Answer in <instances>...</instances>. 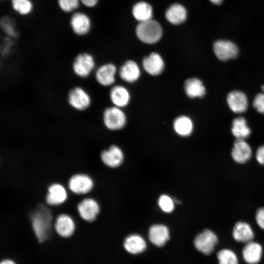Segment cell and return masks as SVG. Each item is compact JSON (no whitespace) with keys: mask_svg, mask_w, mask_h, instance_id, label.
Listing matches in <instances>:
<instances>
[{"mask_svg":"<svg viewBox=\"0 0 264 264\" xmlns=\"http://www.w3.org/2000/svg\"><path fill=\"white\" fill-rule=\"evenodd\" d=\"M251 155V148L245 140H235L231 151L232 157L235 162L244 163L250 158Z\"/></svg>","mask_w":264,"mask_h":264,"instance_id":"15","label":"cell"},{"mask_svg":"<svg viewBox=\"0 0 264 264\" xmlns=\"http://www.w3.org/2000/svg\"><path fill=\"white\" fill-rule=\"evenodd\" d=\"M256 220L257 224L262 229L264 230V208H260L258 210L256 214Z\"/></svg>","mask_w":264,"mask_h":264,"instance_id":"35","label":"cell"},{"mask_svg":"<svg viewBox=\"0 0 264 264\" xmlns=\"http://www.w3.org/2000/svg\"><path fill=\"white\" fill-rule=\"evenodd\" d=\"M117 72L116 66L112 63L101 65L94 71L96 82L101 86L109 87L112 85L115 81Z\"/></svg>","mask_w":264,"mask_h":264,"instance_id":"11","label":"cell"},{"mask_svg":"<svg viewBox=\"0 0 264 264\" xmlns=\"http://www.w3.org/2000/svg\"><path fill=\"white\" fill-rule=\"evenodd\" d=\"M233 236L237 242L247 243L252 241L254 233L249 224L239 221L236 223L233 228Z\"/></svg>","mask_w":264,"mask_h":264,"instance_id":"24","label":"cell"},{"mask_svg":"<svg viewBox=\"0 0 264 264\" xmlns=\"http://www.w3.org/2000/svg\"><path fill=\"white\" fill-rule=\"evenodd\" d=\"M77 210L83 220L87 222H92L96 219L100 212V207L95 199L88 198L79 203Z\"/></svg>","mask_w":264,"mask_h":264,"instance_id":"12","label":"cell"},{"mask_svg":"<svg viewBox=\"0 0 264 264\" xmlns=\"http://www.w3.org/2000/svg\"><path fill=\"white\" fill-rule=\"evenodd\" d=\"M213 50L216 57L221 62H227L235 59L239 54L237 45L233 42L219 40L213 44Z\"/></svg>","mask_w":264,"mask_h":264,"instance_id":"6","label":"cell"},{"mask_svg":"<svg viewBox=\"0 0 264 264\" xmlns=\"http://www.w3.org/2000/svg\"><path fill=\"white\" fill-rule=\"evenodd\" d=\"M54 227L57 234L63 238L71 237L76 229L73 219L71 216L66 214H62L57 216Z\"/></svg>","mask_w":264,"mask_h":264,"instance_id":"13","label":"cell"},{"mask_svg":"<svg viewBox=\"0 0 264 264\" xmlns=\"http://www.w3.org/2000/svg\"><path fill=\"white\" fill-rule=\"evenodd\" d=\"M101 158L105 165L110 167L115 168L122 163L123 154L118 147L112 145L108 150L101 153Z\"/></svg>","mask_w":264,"mask_h":264,"instance_id":"20","label":"cell"},{"mask_svg":"<svg viewBox=\"0 0 264 264\" xmlns=\"http://www.w3.org/2000/svg\"><path fill=\"white\" fill-rule=\"evenodd\" d=\"M59 8L64 12H74L79 7L80 0H57Z\"/></svg>","mask_w":264,"mask_h":264,"instance_id":"32","label":"cell"},{"mask_svg":"<svg viewBox=\"0 0 264 264\" xmlns=\"http://www.w3.org/2000/svg\"><path fill=\"white\" fill-rule=\"evenodd\" d=\"M132 14L134 17L140 22L147 21L152 19V7L145 2H139L134 5Z\"/></svg>","mask_w":264,"mask_h":264,"instance_id":"28","label":"cell"},{"mask_svg":"<svg viewBox=\"0 0 264 264\" xmlns=\"http://www.w3.org/2000/svg\"><path fill=\"white\" fill-rule=\"evenodd\" d=\"M103 122L106 128L111 131L121 129L126 125V116L121 108L116 106L106 108L103 111Z\"/></svg>","mask_w":264,"mask_h":264,"instance_id":"5","label":"cell"},{"mask_svg":"<svg viewBox=\"0 0 264 264\" xmlns=\"http://www.w3.org/2000/svg\"><path fill=\"white\" fill-rule=\"evenodd\" d=\"M260 88L261 91L264 92V84L262 85Z\"/></svg>","mask_w":264,"mask_h":264,"instance_id":"40","label":"cell"},{"mask_svg":"<svg viewBox=\"0 0 264 264\" xmlns=\"http://www.w3.org/2000/svg\"><path fill=\"white\" fill-rule=\"evenodd\" d=\"M194 123L189 117L180 115L177 117L173 122V128L175 132L180 136H188L193 132Z\"/></svg>","mask_w":264,"mask_h":264,"instance_id":"26","label":"cell"},{"mask_svg":"<svg viewBox=\"0 0 264 264\" xmlns=\"http://www.w3.org/2000/svg\"><path fill=\"white\" fill-rule=\"evenodd\" d=\"M68 188L77 195L86 194L90 192L93 187V181L88 175L77 174L72 176L68 181Z\"/></svg>","mask_w":264,"mask_h":264,"instance_id":"10","label":"cell"},{"mask_svg":"<svg viewBox=\"0 0 264 264\" xmlns=\"http://www.w3.org/2000/svg\"><path fill=\"white\" fill-rule=\"evenodd\" d=\"M31 225L34 235L39 242L49 238L52 222L50 212L45 207H40L31 216Z\"/></svg>","mask_w":264,"mask_h":264,"instance_id":"1","label":"cell"},{"mask_svg":"<svg viewBox=\"0 0 264 264\" xmlns=\"http://www.w3.org/2000/svg\"><path fill=\"white\" fill-rule=\"evenodd\" d=\"M219 264H238L236 254L231 250L223 249L217 254Z\"/></svg>","mask_w":264,"mask_h":264,"instance_id":"31","label":"cell"},{"mask_svg":"<svg viewBox=\"0 0 264 264\" xmlns=\"http://www.w3.org/2000/svg\"><path fill=\"white\" fill-rule=\"evenodd\" d=\"M0 27L2 31L8 36L12 38H16L18 36V32L16 24L13 20L8 16H4L0 20Z\"/></svg>","mask_w":264,"mask_h":264,"instance_id":"30","label":"cell"},{"mask_svg":"<svg viewBox=\"0 0 264 264\" xmlns=\"http://www.w3.org/2000/svg\"><path fill=\"white\" fill-rule=\"evenodd\" d=\"M12 9L18 14L27 16L33 10L34 5L31 0H10Z\"/></svg>","mask_w":264,"mask_h":264,"instance_id":"29","label":"cell"},{"mask_svg":"<svg viewBox=\"0 0 264 264\" xmlns=\"http://www.w3.org/2000/svg\"><path fill=\"white\" fill-rule=\"evenodd\" d=\"M212 3L216 5L220 4L223 0H209Z\"/></svg>","mask_w":264,"mask_h":264,"instance_id":"39","label":"cell"},{"mask_svg":"<svg viewBox=\"0 0 264 264\" xmlns=\"http://www.w3.org/2000/svg\"><path fill=\"white\" fill-rule=\"evenodd\" d=\"M165 17L167 20L172 24H181L186 19L187 11L182 5L175 3L167 10Z\"/></svg>","mask_w":264,"mask_h":264,"instance_id":"27","label":"cell"},{"mask_svg":"<svg viewBox=\"0 0 264 264\" xmlns=\"http://www.w3.org/2000/svg\"><path fill=\"white\" fill-rule=\"evenodd\" d=\"M119 74L124 81L133 83L139 78L141 71L137 63L133 60H128L121 66Z\"/></svg>","mask_w":264,"mask_h":264,"instance_id":"19","label":"cell"},{"mask_svg":"<svg viewBox=\"0 0 264 264\" xmlns=\"http://www.w3.org/2000/svg\"><path fill=\"white\" fill-rule=\"evenodd\" d=\"M256 157L257 161L261 165H264V145L259 147L256 152Z\"/></svg>","mask_w":264,"mask_h":264,"instance_id":"36","label":"cell"},{"mask_svg":"<svg viewBox=\"0 0 264 264\" xmlns=\"http://www.w3.org/2000/svg\"><path fill=\"white\" fill-rule=\"evenodd\" d=\"M231 132L236 139H244L249 137L251 129L246 119L242 116L234 118L231 123Z\"/></svg>","mask_w":264,"mask_h":264,"instance_id":"16","label":"cell"},{"mask_svg":"<svg viewBox=\"0 0 264 264\" xmlns=\"http://www.w3.org/2000/svg\"><path fill=\"white\" fill-rule=\"evenodd\" d=\"M184 88L186 94L190 98H202L206 93L203 82L197 77L187 79L185 81Z\"/></svg>","mask_w":264,"mask_h":264,"instance_id":"18","label":"cell"},{"mask_svg":"<svg viewBox=\"0 0 264 264\" xmlns=\"http://www.w3.org/2000/svg\"><path fill=\"white\" fill-rule=\"evenodd\" d=\"M124 246L129 253L137 254L143 252L147 245L145 241L141 236L138 234H132L126 238Z\"/></svg>","mask_w":264,"mask_h":264,"instance_id":"25","label":"cell"},{"mask_svg":"<svg viewBox=\"0 0 264 264\" xmlns=\"http://www.w3.org/2000/svg\"><path fill=\"white\" fill-rule=\"evenodd\" d=\"M110 99L114 106L121 108L128 105L130 94L128 90L121 85L113 86L110 91Z\"/></svg>","mask_w":264,"mask_h":264,"instance_id":"21","label":"cell"},{"mask_svg":"<svg viewBox=\"0 0 264 264\" xmlns=\"http://www.w3.org/2000/svg\"><path fill=\"white\" fill-rule=\"evenodd\" d=\"M96 63L93 55L83 52L78 54L72 63V70L78 77L84 79L88 77L95 71Z\"/></svg>","mask_w":264,"mask_h":264,"instance_id":"2","label":"cell"},{"mask_svg":"<svg viewBox=\"0 0 264 264\" xmlns=\"http://www.w3.org/2000/svg\"><path fill=\"white\" fill-rule=\"evenodd\" d=\"M0 264H17V263L12 259L5 258L1 261Z\"/></svg>","mask_w":264,"mask_h":264,"instance_id":"38","label":"cell"},{"mask_svg":"<svg viewBox=\"0 0 264 264\" xmlns=\"http://www.w3.org/2000/svg\"><path fill=\"white\" fill-rule=\"evenodd\" d=\"M226 102L229 110L236 114L245 112L249 107L247 95L240 89H233L229 91L226 95Z\"/></svg>","mask_w":264,"mask_h":264,"instance_id":"7","label":"cell"},{"mask_svg":"<svg viewBox=\"0 0 264 264\" xmlns=\"http://www.w3.org/2000/svg\"><path fill=\"white\" fill-rule=\"evenodd\" d=\"M142 67L147 73L156 76L162 73L165 67L162 57L157 53L153 52L142 60Z\"/></svg>","mask_w":264,"mask_h":264,"instance_id":"14","label":"cell"},{"mask_svg":"<svg viewBox=\"0 0 264 264\" xmlns=\"http://www.w3.org/2000/svg\"><path fill=\"white\" fill-rule=\"evenodd\" d=\"M149 238L155 245L162 246L169 239V229L163 224L153 225L149 229Z\"/></svg>","mask_w":264,"mask_h":264,"instance_id":"22","label":"cell"},{"mask_svg":"<svg viewBox=\"0 0 264 264\" xmlns=\"http://www.w3.org/2000/svg\"><path fill=\"white\" fill-rule=\"evenodd\" d=\"M69 24L72 32L78 36L87 35L91 28L90 17L82 11H75L72 13L70 18Z\"/></svg>","mask_w":264,"mask_h":264,"instance_id":"8","label":"cell"},{"mask_svg":"<svg viewBox=\"0 0 264 264\" xmlns=\"http://www.w3.org/2000/svg\"><path fill=\"white\" fill-rule=\"evenodd\" d=\"M262 251L261 245L259 243L251 241L247 242L243 248V259L249 264H256L260 262Z\"/></svg>","mask_w":264,"mask_h":264,"instance_id":"23","label":"cell"},{"mask_svg":"<svg viewBox=\"0 0 264 264\" xmlns=\"http://www.w3.org/2000/svg\"><path fill=\"white\" fill-rule=\"evenodd\" d=\"M158 203L159 207L164 212L170 213L174 209V201L168 195H161L158 199Z\"/></svg>","mask_w":264,"mask_h":264,"instance_id":"33","label":"cell"},{"mask_svg":"<svg viewBox=\"0 0 264 264\" xmlns=\"http://www.w3.org/2000/svg\"><path fill=\"white\" fill-rule=\"evenodd\" d=\"M218 241V237L214 232L205 229L196 237L194 243L198 251L208 255L213 252Z\"/></svg>","mask_w":264,"mask_h":264,"instance_id":"9","label":"cell"},{"mask_svg":"<svg viewBox=\"0 0 264 264\" xmlns=\"http://www.w3.org/2000/svg\"><path fill=\"white\" fill-rule=\"evenodd\" d=\"M81 3L88 8L94 7L98 3L99 0H80Z\"/></svg>","mask_w":264,"mask_h":264,"instance_id":"37","label":"cell"},{"mask_svg":"<svg viewBox=\"0 0 264 264\" xmlns=\"http://www.w3.org/2000/svg\"><path fill=\"white\" fill-rule=\"evenodd\" d=\"M46 201L50 205H59L65 202L67 198L66 188L61 184L53 183L47 190Z\"/></svg>","mask_w":264,"mask_h":264,"instance_id":"17","label":"cell"},{"mask_svg":"<svg viewBox=\"0 0 264 264\" xmlns=\"http://www.w3.org/2000/svg\"><path fill=\"white\" fill-rule=\"evenodd\" d=\"M252 105L258 113L264 115V92H259L255 95Z\"/></svg>","mask_w":264,"mask_h":264,"instance_id":"34","label":"cell"},{"mask_svg":"<svg viewBox=\"0 0 264 264\" xmlns=\"http://www.w3.org/2000/svg\"><path fill=\"white\" fill-rule=\"evenodd\" d=\"M138 38L143 43L154 44L161 38L162 30L159 23L153 20L141 22L136 27Z\"/></svg>","mask_w":264,"mask_h":264,"instance_id":"3","label":"cell"},{"mask_svg":"<svg viewBox=\"0 0 264 264\" xmlns=\"http://www.w3.org/2000/svg\"><path fill=\"white\" fill-rule=\"evenodd\" d=\"M67 101L73 109L83 111L88 109L91 104V97L88 91L80 86L71 88L67 95Z\"/></svg>","mask_w":264,"mask_h":264,"instance_id":"4","label":"cell"}]
</instances>
